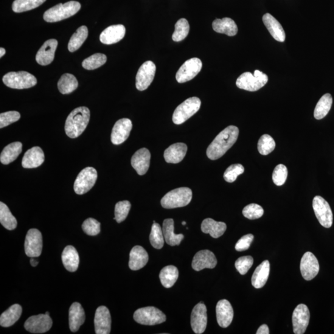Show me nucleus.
Segmentation results:
<instances>
[{
    "instance_id": "f257e3e1",
    "label": "nucleus",
    "mask_w": 334,
    "mask_h": 334,
    "mask_svg": "<svg viewBox=\"0 0 334 334\" xmlns=\"http://www.w3.org/2000/svg\"><path fill=\"white\" fill-rule=\"evenodd\" d=\"M239 130L235 126H229L218 134L209 145L207 156L212 161L218 159L226 154L237 141Z\"/></svg>"
},
{
    "instance_id": "f03ea898",
    "label": "nucleus",
    "mask_w": 334,
    "mask_h": 334,
    "mask_svg": "<svg viewBox=\"0 0 334 334\" xmlns=\"http://www.w3.org/2000/svg\"><path fill=\"white\" fill-rule=\"evenodd\" d=\"M90 110L86 106L75 108L68 115L66 120L65 132L70 138H77L82 134L88 125Z\"/></svg>"
},
{
    "instance_id": "7ed1b4c3",
    "label": "nucleus",
    "mask_w": 334,
    "mask_h": 334,
    "mask_svg": "<svg viewBox=\"0 0 334 334\" xmlns=\"http://www.w3.org/2000/svg\"><path fill=\"white\" fill-rule=\"evenodd\" d=\"M81 7L80 3L75 1L60 4L46 11L44 15V19L47 22L62 21L75 15L80 10Z\"/></svg>"
},
{
    "instance_id": "20e7f679",
    "label": "nucleus",
    "mask_w": 334,
    "mask_h": 334,
    "mask_svg": "<svg viewBox=\"0 0 334 334\" xmlns=\"http://www.w3.org/2000/svg\"><path fill=\"white\" fill-rule=\"evenodd\" d=\"M193 193L189 188L182 187L171 191L161 200L165 209H175L187 206L192 201Z\"/></svg>"
},
{
    "instance_id": "39448f33",
    "label": "nucleus",
    "mask_w": 334,
    "mask_h": 334,
    "mask_svg": "<svg viewBox=\"0 0 334 334\" xmlns=\"http://www.w3.org/2000/svg\"><path fill=\"white\" fill-rule=\"evenodd\" d=\"M3 82L8 88L24 89L32 88L38 83L34 76L26 71L10 72L3 78Z\"/></svg>"
},
{
    "instance_id": "423d86ee",
    "label": "nucleus",
    "mask_w": 334,
    "mask_h": 334,
    "mask_svg": "<svg viewBox=\"0 0 334 334\" xmlns=\"http://www.w3.org/2000/svg\"><path fill=\"white\" fill-rule=\"evenodd\" d=\"M268 81V77L263 72L256 70L254 75L249 72H244L237 79L236 84L238 88L254 92L262 88Z\"/></svg>"
},
{
    "instance_id": "0eeeda50",
    "label": "nucleus",
    "mask_w": 334,
    "mask_h": 334,
    "mask_svg": "<svg viewBox=\"0 0 334 334\" xmlns=\"http://www.w3.org/2000/svg\"><path fill=\"white\" fill-rule=\"evenodd\" d=\"M201 105L198 97H190L177 106L173 115V122L176 125H181L197 113Z\"/></svg>"
},
{
    "instance_id": "6e6552de",
    "label": "nucleus",
    "mask_w": 334,
    "mask_h": 334,
    "mask_svg": "<svg viewBox=\"0 0 334 334\" xmlns=\"http://www.w3.org/2000/svg\"><path fill=\"white\" fill-rule=\"evenodd\" d=\"M166 316L159 309L153 307L139 308L134 314V319L142 325H154L166 321Z\"/></svg>"
},
{
    "instance_id": "1a4fd4ad",
    "label": "nucleus",
    "mask_w": 334,
    "mask_h": 334,
    "mask_svg": "<svg viewBox=\"0 0 334 334\" xmlns=\"http://www.w3.org/2000/svg\"><path fill=\"white\" fill-rule=\"evenodd\" d=\"M97 179V172L93 167H86L79 173L74 184V190L77 195L88 193L94 186Z\"/></svg>"
},
{
    "instance_id": "9d476101",
    "label": "nucleus",
    "mask_w": 334,
    "mask_h": 334,
    "mask_svg": "<svg viewBox=\"0 0 334 334\" xmlns=\"http://www.w3.org/2000/svg\"><path fill=\"white\" fill-rule=\"evenodd\" d=\"M313 207L320 224L327 229L332 227L333 214L329 203L321 196H316L313 199Z\"/></svg>"
},
{
    "instance_id": "9b49d317",
    "label": "nucleus",
    "mask_w": 334,
    "mask_h": 334,
    "mask_svg": "<svg viewBox=\"0 0 334 334\" xmlns=\"http://www.w3.org/2000/svg\"><path fill=\"white\" fill-rule=\"evenodd\" d=\"M203 63L200 59L193 58L183 63L176 75V80L179 83H184L193 80L201 71Z\"/></svg>"
},
{
    "instance_id": "f8f14e48",
    "label": "nucleus",
    "mask_w": 334,
    "mask_h": 334,
    "mask_svg": "<svg viewBox=\"0 0 334 334\" xmlns=\"http://www.w3.org/2000/svg\"><path fill=\"white\" fill-rule=\"evenodd\" d=\"M156 71V64L147 61L140 67L136 77V86L140 91H145L154 80Z\"/></svg>"
},
{
    "instance_id": "ddd939ff",
    "label": "nucleus",
    "mask_w": 334,
    "mask_h": 334,
    "mask_svg": "<svg viewBox=\"0 0 334 334\" xmlns=\"http://www.w3.org/2000/svg\"><path fill=\"white\" fill-rule=\"evenodd\" d=\"M43 247V240L40 231L38 229H30L28 231L24 243L25 252L27 256L36 257L41 256Z\"/></svg>"
},
{
    "instance_id": "4468645a",
    "label": "nucleus",
    "mask_w": 334,
    "mask_h": 334,
    "mask_svg": "<svg viewBox=\"0 0 334 334\" xmlns=\"http://www.w3.org/2000/svg\"><path fill=\"white\" fill-rule=\"evenodd\" d=\"M52 324V319L50 315L42 314L28 318L25 322L24 327L30 333H42L51 329Z\"/></svg>"
},
{
    "instance_id": "2eb2a0df",
    "label": "nucleus",
    "mask_w": 334,
    "mask_h": 334,
    "mask_svg": "<svg viewBox=\"0 0 334 334\" xmlns=\"http://www.w3.org/2000/svg\"><path fill=\"white\" fill-rule=\"evenodd\" d=\"M310 313L307 305L300 304L294 309L292 316L293 332L303 334L307 329L310 322Z\"/></svg>"
},
{
    "instance_id": "dca6fc26",
    "label": "nucleus",
    "mask_w": 334,
    "mask_h": 334,
    "mask_svg": "<svg viewBox=\"0 0 334 334\" xmlns=\"http://www.w3.org/2000/svg\"><path fill=\"white\" fill-rule=\"evenodd\" d=\"M207 324V308L203 302L199 303L194 307L191 315V325L194 332L203 333Z\"/></svg>"
},
{
    "instance_id": "f3484780",
    "label": "nucleus",
    "mask_w": 334,
    "mask_h": 334,
    "mask_svg": "<svg viewBox=\"0 0 334 334\" xmlns=\"http://www.w3.org/2000/svg\"><path fill=\"white\" fill-rule=\"evenodd\" d=\"M300 271L303 277L308 281L313 279L318 274V260L312 252H307L303 255L300 263Z\"/></svg>"
},
{
    "instance_id": "a211bd4d",
    "label": "nucleus",
    "mask_w": 334,
    "mask_h": 334,
    "mask_svg": "<svg viewBox=\"0 0 334 334\" xmlns=\"http://www.w3.org/2000/svg\"><path fill=\"white\" fill-rule=\"evenodd\" d=\"M133 124L130 119H122L118 120L112 129L111 141L115 145L124 142L130 136Z\"/></svg>"
},
{
    "instance_id": "6ab92c4d",
    "label": "nucleus",
    "mask_w": 334,
    "mask_h": 334,
    "mask_svg": "<svg viewBox=\"0 0 334 334\" xmlns=\"http://www.w3.org/2000/svg\"><path fill=\"white\" fill-rule=\"evenodd\" d=\"M95 333L108 334L110 333L112 319L110 311L104 306L97 309L94 319Z\"/></svg>"
},
{
    "instance_id": "aec40b11",
    "label": "nucleus",
    "mask_w": 334,
    "mask_h": 334,
    "mask_svg": "<svg viewBox=\"0 0 334 334\" xmlns=\"http://www.w3.org/2000/svg\"><path fill=\"white\" fill-rule=\"evenodd\" d=\"M217 261L215 254L209 250H201L194 256L192 268L196 271L204 269H214L217 265Z\"/></svg>"
},
{
    "instance_id": "412c9836",
    "label": "nucleus",
    "mask_w": 334,
    "mask_h": 334,
    "mask_svg": "<svg viewBox=\"0 0 334 334\" xmlns=\"http://www.w3.org/2000/svg\"><path fill=\"white\" fill-rule=\"evenodd\" d=\"M151 153L146 148L140 149L131 158V165L139 175L147 173L150 166Z\"/></svg>"
},
{
    "instance_id": "4be33fe9",
    "label": "nucleus",
    "mask_w": 334,
    "mask_h": 334,
    "mask_svg": "<svg viewBox=\"0 0 334 334\" xmlns=\"http://www.w3.org/2000/svg\"><path fill=\"white\" fill-rule=\"evenodd\" d=\"M58 41L50 39L43 44L36 55V61L42 66H47L54 60L55 53L57 49Z\"/></svg>"
},
{
    "instance_id": "5701e85b",
    "label": "nucleus",
    "mask_w": 334,
    "mask_h": 334,
    "mask_svg": "<svg viewBox=\"0 0 334 334\" xmlns=\"http://www.w3.org/2000/svg\"><path fill=\"white\" fill-rule=\"evenodd\" d=\"M216 315L218 325L226 328L231 324L234 319V310L228 300H221L216 306Z\"/></svg>"
},
{
    "instance_id": "b1692460",
    "label": "nucleus",
    "mask_w": 334,
    "mask_h": 334,
    "mask_svg": "<svg viewBox=\"0 0 334 334\" xmlns=\"http://www.w3.org/2000/svg\"><path fill=\"white\" fill-rule=\"evenodd\" d=\"M126 29L122 24L113 25L106 28L100 35V41L103 44H116L125 37Z\"/></svg>"
},
{
    "instance_id": "393cba45",
    "label": "nucleus",
    "mask_w": 334,
    "mask_h": 334,
    "mask_svg": "<svg viewBox=\"0 0 334 334\" xmlns=\"http://www.w3.org/2000/svg\"><path fill=\"white\" fill-rule=\"evenodd\" d=\"M45 161L44 151L40 147H33L24 154L22 161V166L24 168H37Z\"/></svg>"
},
{
    "instance_id": "a878e982",
    "label": "nucleus",
    "mask_w": 334,
    "mask_h": 334,
    "mask_svg": "<svg viewBox=\"0 0 334 334\" xmlns=\"http://www.w3.org/2000/svg\"><path fill=\"white\" fill-rule=\"evenodd\" d=\"M85 312L82 306L78 302L72 303L69 310V325L70 330L75 332L85 322Z\"/></svg>"
},
{
    "instance_id": "bb28decb",
    "label": "nucleus",
    "mask_w": 334,
    "mask_h": 334,
    "mask_svg": "<svg viewBox=\"0 0 334 334\" xmlns=\"http://www.w3.org/2000/svg\"><path fill=\"white\" fill-rule=\"evenodd\" d=\"M264 24L270 32L275 40L283 42L285 40V32L280 22L272 16L271 14L266 13L263 17Z\"/></svg>"
},
{
    "instance_id": "cd10ccee",
    "label": "nucleus",
    "mask_w": 334,
    "mask_h": 334,
    "mask_svg": "<svg viewBox=\"0 0 334 334\" xmlns=\"http://www.w3.org/2000/svg\"><path fill=\"white\" fill-rule=\"evenodd\" d=\"M148 261V254L145 249L142 246H136L130 252L129 267L131 270H139L147 265Z\"/></svg>"
},
{
    "instance_id": "c85d7f7f",
    "label": "nucleus",
    "mask_w": 334,
    "mask_h": 334,
    "mask_svg": "<svg viewBox=\"0 0 334 334\" xmlns=\"http://www.w3.org/2000/svg\"><path fill=\"white\" fill-rule=\"evenodd\" d=\"M188 150L187 144L184 143H175L167 149L164 152L165 161L170 164H178L183 161Z\"/></svg>"
},
{
    "instance_id": "c756f323",
    "label": "nucleus",
    "mask_w": 334,
    "mask_h": 334,
    "mask_svg": "<svg viewBox=\"0 0 334 334\" xmlns=\"http://www.w3.org/2000/svg\"><path fill=\"white\" fill-rule=\"evenodd\" d=\"M227 230V225L222 221H217L208 218L201 224V230L204 234H209L212 238H218L222 236Z\"/></svg>"
},
{
    "instance_id": "7c9ffc66",
    "label": "nucleus",
    "mask_w": 334,
    "mask_h": 334,
    "mask_svg": "<svg viewBox=\"0 0 334 334\" xmlns=\"http://www.w3.org/2000/svg\"><path fill=\"white\" fill-rule=\"evenodd\" d=\"M270 273V263L268 260L263 261L257 267L251 278L252 286L256 288H261L265 285Z\"/></svg>"
},
{
    "instance_id": "2f4dec72",
    "label": "nucleus",
    "mask_w": 334,
    "mask_h": 334,
    "mask_svg": "<svg viewBox=\"0 0 334 334\" xmlns=\"http://www.w3.org/2000/svg\"><path fill=\"white\" fill-rule=\"evenodd\" d=\"M212 27L216 32L224 33L228 36H234L238 32L237 25L232 19L229 18L215 19L212 22Z\"/></svg>"
},
{
    "instance_id": "473e14b6",
    "label": "nucleus",
    "mask_w": 334,
    "mask_h": 334,
    "mask_svg": "<svg viewBox=\"0 0 334 334\" xmlns=\"http://www.w3.org/2000/svg\"><path fill=\"white\" fill-rule=\"evenodd\" d=\"M63 264L66 270L73 272L77 271L79 264H80V257L78 252L75 247L67 246L64 249L62 256Z\"/></svg>"
},
{
    "instance_id": "72a5a7b5",
    "label": "nucleus",
    "mask_w": 334,
    "mask_h": 334,
    "mask_svg": "<svg viewBox=\"0 0 334 334\" xmlns=\"http://www.w3.org/2000/svg\"><path fill=\"white\" fill-rule=\"evenodd\" d=\"M162 231L165 241L170 246H178L184 239L183 234L176 235L174 232V220L172 218H167L164 221Z\"/></svg>"
},
{
    "instance_id": "f704fd0d",
    "label": "nucleus",
    "mask_w": 334,
    "mask_h": 334,
    "mask_svg": "<svg viewBox=\"0 0 334 334\" xmlns=\"http://www.w3.org/2000/svg\"><path fill=\"white\" fill-rule=\"evenodd\" d=\"M22 312V309L21 305L15 304L11 306L2 314L0 317V325L4 327L11 326L20 318Z\"/></svg>"
},
{
    "instance_id": "c9c22d12",
    "label": "nucleus",
    "mask_w": 334,
    "mask_h": 334,
    "mask_svg": "<svg viewBox=\"0 0 334 334\" xmlns=\"http://www.w3.org/2000/svg\"><path fill=\"white\" fill-rule=\"evenodd\" d=\"M22 144L20 142L11 143L3 150L0 156V161L3 164L8 165L15 161L22 153Z\"/></svg>"
},
{
    "instance_id": "e433bc0d",
    "label": "nucleus",
    "mask_w": 334,
    "mask_h": 334,
    "mask_svg": "<svg viewBox=\"0 0 334 334\" xmlns=\"http://www.w3.org/2000/svg\"><path fill=\"white\" fill-rule=\"evenodd\" d=\"M179 276L178 269L173 266H167L163 268L159 275L160 280L164 287H173Z\"/></svg>"
},
{
    "instance_id": "4c0bfd02",
    "label": "nucleus",
    "mask_w": 334,
    "mask_h": 334,
    "mask_svg": "<svg viewBox=\"0 0 334 334\" xmlns=\"http://www.w3.org/2000/svg\"><path fill=\"white\" fill-rule=\"evenodd\" d=\"M78 82L74 75L64 74L58 81V88L62 94L72 93L78 88Z\"/></svg>"
},
{
    "instance_id": "58836bf2",
    "label": "nucleus",
    "mask_w": 334,
    "mask_h": 334,
    "mask_svg": "<svg viewBox=\"0 0 334 334\" xmlns=\"http://www.w3.org/2000/svg\"><path fill=\"white\" fill-rule=\"evenodd\" d=\"M332 105V97L330 94H324L319 100L314 109V116L317 120H321L329 113Z\"/></svg>"
},
{
    "instance_id": "ea45409f",
    "label": "nucleus",
    "mask_w": 334,
    "mask_h": 334,
    "mask_svg": "<svg viewBox=\"0 0 334 334\" xmlns=\"http://www.w3.org/2000/svg\"><path fill=\"white\" fill-rule=\"evenodd\" d=\"M88 36V29L85 26L79 27L77 31L72 35L68 43V50L70 52H75L82 46Z\"/></svg>"
},
{
    "instance_id": "a19ab883",
    "label": "nucleus",
    "mask_w": 334,
    "mask_h": 334,
    "mask_svg": "<svg viewBox=\"0 0 334 334\" xmlns=\"http://www.w3.org/2000/svg\"><path fill=\"white\" fill-rule=\"evenodd\" d=\"M0 222L5 229L9 230H15L18 225L16 218L11 214L7 205L3 202L0 203Z\"/></svg>"
},
{
    "instance_id": "79ce46f5",
    "label": "nucleus",
    "mask_w": 334,
    "mask_h": 334,
    "mask_svg": "<svg viewBox=\"0 0 334 334\" xmlns=\"http://www.w3.org/2000/svg\"><path fill=\"white\" fill-rule=\"evenodd\" d=\"M46 0H15L12 5L14 12L22 13L40 7Z\"/></svg>"
},
{
    "instance_id": "37998d69",
    "label": "nucleus",
    "mask_w": 334,
    "mask_h": 334,
    "mask_svg": "<svg viewBox=\"0 0 334 334\" xmlns=\"http://www.w3.org/2000/svg\"><path fill=\"white\" fill-rule=\"evenodd\" d=\"M150 239L151 245L154 248L160 249L164 246V236L161 227L159 224L154 222L152 226Z\"/></svg>"
},
{
    "instance_id": "c03bdc74",
    "label": "nucleus",
    "mask_w": 334,
    "mask_h": 334,
    "mask_svg": "<svg viewBox=\"0 0 334 334\" xmlns=\"http://www.w3.org/2000/svg\"><path fill=\"white\" fill-rule=\"evenodd\" d=\"M107 58L106 56L102 53H95L91 57L85 59L82 63L84 69L88 70H94L100 68L106 62Z\"/></svg>"
},
{
    "instance_id": "a18cd8bd",
    "label": "nucleus",
    "mask_w": 334,
    "mask_h": 334,
    "mask_svg": "<svg viewBox=\"0 0 334 334\" xmlns=\"http://www.w3.org/2000/svg\"><path fill=\"white\" fill-rule=\"evenodd\" d=\"M190 32V24L186 19L182 18L176 22L172 39L175 42H180L186 38Z\"/></svg>"
},
{
    "instance_id": "49530a36",
    "label": "nucleus",
    "mask_w": 334,
    "mask_h": 334,
    "mask_svg": "<svg viewBox=\"0 0 334 334\" xmlns=\"http://www.w3.org/2000/svg\"><path fill=\"white\" fill-rule=\"evenodd\" d=\"M276 147V142L269 134H264L260 137L257 144V150L263 156H267L272 153Z\"/></svg>"
},
{
    "instance_id": "de8ad7c7",
    "label": "nucleus",
    "mask_w": 334,
    "mask_h": 334,
    "mask_svg": "<svg viewBox=\"0 0 334 334\" xmlns=\"http://www.w3.org/2000/svg\"><path fill=\"white\" fill-rule=\"evenodd\" d=\"M131 205L128 201H120L117 203L115 209V218L118 223L124 221L129 214Z\"/></svg>"
},
{
    "instance_id": "09e8293b",
    "label": "nucleus",
    "mask_w": 334,
    "mask_h": 334,
    "mask_svg": "<svg viewBox=\"0 0 334 334\" xmlns=\"http://www.w3.org/2000/svg\"><path fill=\"white\" fill-rule=\"evenodd\" d=\"M245 172V168L241 164L230 165L224 174L225 180L228 183H233L237 179L238 176Z\"/></svg>"
},
{
    "instance_id": "8fccbe9b",
    "label": "nucleus",
    "mask_w": 334,
    "mask_h": 334,
    "mask_svg": "<svg viewBox=\"0 0 334 334\" xmlns=\"http://www.w3.org/2000/svg\"><path fill=\"white\" fill-rule=\"evenodd\" d=\"M287 168L284 165L279 164L275 168L272 174V180L277 186H282L287 180Z\"/></svg>"
},
{
    "instance_id": "3c124183",
    "label": "nucleus",
    "mask_w": 334,
    "mask_h": 334,
    "mask_svg": "<svg viewBox=\"0 0 334 334\" xmlns=\"http://www.w3.org/2000/svg\"><path fill=\"white\" fill-rule=\"evenodd\" d=\"M243 214L248 219H257V218H261L263 215L264 209L259 205L250 204L243 209Z\"/></svg>"
},
{
    "instance_id": "603ef678",
    "label": "nucleus",
    "mask_w": 334,
    "mask_h": 334,
    "mask_svg": "<svg viewBox=\"0 0 334 334\" xmlns=\"http://www.w3.org/2000/svg\"><path fill=\"white\" fill-rule=\"evenodd\" d=\"M82 228L87 235L95 236L100 232V223L94 218H89L84 221Z\"/></svg>"
},
{
    "instance_id": "864d4df0",
    "label": "nucleus",
    "mask_w": 334,
    "mask_h": 334,
    "mask_svg": "<svg viewBox=\"0 0 334 334\" xmlns=\"http://www.w3.org/2000/svg\"><path fill=\"white\" fill-rule=\"evenodd\" d=\"M253 258L250 256H243L236 261L235 268L241 275H245L253 265Z\"/></svg>"
},
{
    "instance_id": "5fc2aeb1",
    "label": "nucleus",
    "mask_w": 334,
    "mask_h": 334,
    "mask_svg": "<svg viewBox=\"0 0 334 334\" xmlns=\"http://www.w3.org/2000/svg\"><path fill=\"white\" fill-rule=\"evenodd\" d=\"M21 115L16 111H10L0 114V128L6 127L20 119Z\"/></svg>"
},
{
    "instance_id": "6e6d98bb",
    "label": "nucleus",
    "mask_w": 334,
    "mask_h": 334,
    "mask_svg": "<svg viewBox=\"0 0 334 334\" xmlns=\"http://www.w3.org/2000/svg\"><path fill=\"white\" fill-rule=\"evenodd\" d=\"M254 240V236L252 234H248L241 237L235 245V249L237 251H244L248 249L251 246L252 241Z\"/></svg>"
},
{
    "instance_id": "4d7b16f0",
    "label": "nucleus",
    "mask_w": 334,
    "mask_h": 334,
    "mask_svg": "<svg viewBox=\"0 0 334 334\" xmlns=\"http://www.w3.org/2000/svg\"><path fill=\"white\" fill-rule=\"evenodd\" d=\"M257 334H269V329L268 325L266 324H263L261 325L259 329L257 330Z\"/></svg>"
},
{
    "instance_id": "13d9d810",
    "label": "nucleus",
    "mask_w": 334,
    "mask_h": 334,
    "mask_svg": "<svg viewBox=\"0 0 334 334\" xmlns=\"http://www.w3.org/2000/svg\"><path fill=\"white\" fill-rule=\"evenodd\" d=\"M30 265L33 267H36L38 265L39 263L37 261H35L33 258L30 259Z\"/></svg>"
},
{
    "instance_id": "bf43d9fd",
    "label": "nucleus",
    "mask_w": 334,
    "mask_h": 334,
    "mask_svg": "<svg viewBox=\"0 0 334 334\" xmlns=\"http://www.w3.org/2000/svg\"><path fill=\"white\" fill-rule=\"evenodd\" d=\"M5 53H6L5 49H4V48L2 47L1 49H0V57L2 58L4 57V56L5 54Z\"/></svg>"
},
{
    "instance_id": "052dcab7",
    "label": "nucleus",
    "mask_w": 334,
    "mask_h": 334,
    "mask_svg": "<svg viewBox=\"0 0 334 334\" xmlns=\"http://www.w3.org/2000/svg\"><path fill=\"white\" fill-rule=\"evenodd\" d=\"M186 224H187L186 221H183V222H182V225H183V226H185V225Z\"/></svg>"
},
{
    "instance_id": "680f3d73",
    "label": "nucleus",
    "mask_w": 334,
    "mask_h": 334,
    "mask_svg": "<svg viewBox=\"0 0 334 334\" xmlns=\"http://www.w3.org/2000/svg\"><path fill=\"white\" fill-rule=\"evenodd\" d=\"M46 314H48V315H50V314H49V312H46Z\"/></svg>"
}]
</instances>
